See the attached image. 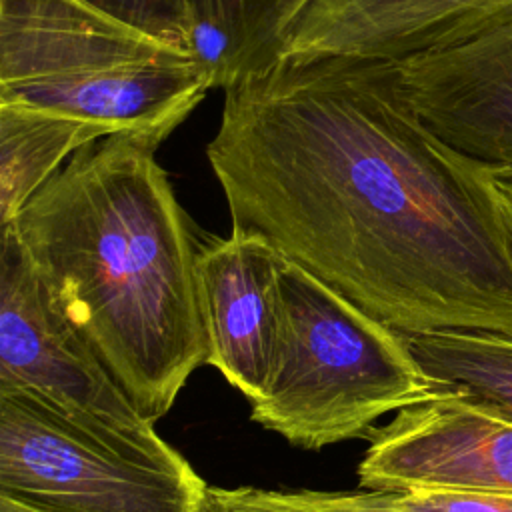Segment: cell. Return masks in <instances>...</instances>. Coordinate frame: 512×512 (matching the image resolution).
I'll list each match as a JSON object with an SVG mask.
<instances>
[{"mask_svg":"<svg viewBox=\"0 0 512 512\" xmlns=\"http://www.w3.org/2000/svg\"><path fill=\"white\" fill-rule=\"evenodd\" d=\"M224 92L206 156L232 230L398 332H512V236L482 164L420 122L392 60L274 56Z\"/></svg>","mask_w":512,"mask_h":512,"instance_id":"1","label":"cell"},{"mask_svg":"<svg viewBox=\"0 0 512 512\" xmlns=\"http://www.w3.org/2000/svg\"><path fill=\"white\" fill-rule=\"evenodd\" d=\"M158 148L138 134L100 138L6 224L52 308L152 422L208 356L198 248Z\"/></svg>","mask_w":512,"mask_h":512,"instance_id":"2","label":"cell"},{"mask_svg":"<svg viewBox=\"0 0 512 512\" xmlns=\"http://www.w3.org/2000/svg\"><path fill=\"white\" fill-rule=\"evenodd\" d=\"M212 88L198 50L88 0H0V100L162 144Z\"/></svg>","mask_w":512,"mask_h":512,"instance_id":"3","label":"cell"},{"mask_svg":"<svg viewBox=\"0 0 512 512\" xmlns=\"http://www.w3.org/2000/svg\"><path fill=\"white\" fill-rule=\"evenodd\" d=\"M274 368L250 418L306 450L368 438L376 420L440 392L398 330L280 256Z\"/></svg>","mask_w":512,"mask_h":512,"instance_id":"4","label":"cell"},{"mask_svg":"<svg viewBox=\"0 0 512 512\" xmlns=\"http://www.w3.org/2000/svg\"><path fill=\"white\" fill-rule=\"evenodd\" d=\"M206 490L172 446L112 442L30 390H0V494L50 512H202Z\"/></svg>","mask_w":512,"mask_h":512,"instance_id":"5","label":"cell"},{"mask_svg":"<svg viewBox=\"0 0 512 512\" xmlns=\"http://www.w3.org/2000/svg\"><path fill=\"white\" fill-rule=\"evenodd\" d=\"M24 388L94 434L168 450L88 344L48 302L12 232L0 240V390Z\"/></svg>","mask_w":512,"mask_h":512,"instance_id":"6","label":"cell"},{"mask_svg":"<svg viewBox=\"0 0 512 512\" xmlns=\"http://www.w3.org/2000/svg\"><path fill=\"white\" fill-rule=\"evenodd\" d=\"M360 488H456L512 496V420L438 392L406 406L368 436Z\"/></svg>","mask_w":512,"mask_h":512,"instance_id":"7","label":"cell"},{"mask_svg":"<svg viewBox=\"0 0 512 512\" xmlns=\"http://www.w3.org/2000/svg\"><path fill=\"white\" fill-rule=\"evenodd\" d=\"M392 66L402 98L438 140L512 170V22Z\"/></svg>","mask_w":512,"mask_h":512,"instance_id":"8","label":"cell"},{"mask_svg":"<svg viewBox=\"0 0 512 512\" xmlns=\"http://www.w3.org/2000/svg\"><path fill=\"white\" fill-rule=\"evenodd\" d=\"M280 254L256 234L232 230L198 248L196 284L206 364L248 402L264 396L278 344Z\"/></svg>","mask_w":512,"mask_h":512,"instance_id":"9","label":"cell"},{"mask_svg":"<svg viewBox=\"0 0 512 512\" xmlns=\"http://www.w3.org/2000/svg\"><path fill=\"white\" fill-rule=\"evenodd\" d=\"M512 22V0H304L276 56L400 60Z\"/></svg>","mask_w":512,"mask_h":512,"instance_id":"10","label":"cell"},{"mask_svg":"<svg viewBox=\"0 0 512 512\" xmlns=\"http://www.w3.org/2000/svg\"><path fill=\"white\" fill-rule=\"evenodd\" d=\"M100 138L98 128L72 116L0 100V224H10L68 156Z\"/></svg>","mask_w":512,"mask_h":512,"instance_id":"11","label":"cell"},{"mask_svg":"<svg viewBox=\"0 0 512 512\" xmlns=\"http://www.w3.org/2000/svg\"><path fill=\"white\" fill-rule=\"evenodd\" d=\"M406 348L440 392L468 396L512 420V332H400Z\"/></svg>","mask_w":512,"mask_h":512,"instance_id":"12","label":"cell"},{"mask_svg":"<svg viewBox=\"0 0 512 512\" xmlns=\"http://www.w3.org/2000/svg\"><path fill=\"white\" fill-rule=\"evenodd\" d=\"M294 0H188L196 50L212 66L216 88L268 64Z\"/></svg>","mask_w":512,"mask_h":512,"instance_id":"13","label":"cell"},{"mask_svg":"<svg viewBox=\"0 0 512 512\" xmlns=\"http://www.w3.org/2000/svg\"><path fill=\"white\" fill-rule=\"evenodd\" d=\"M396 490L280 492L252 486H208L202 512H400Z\"/></svg>","mask_w":512,"mask_h":512,"instance_id":"14","label":"cell"},{"mask_svg":"<svg viewBox=\"0 0 512 512\" xmlns=\"http://www.w3.org/2000/svg\"><path fill=\"white\" fill-rule=\"evenodd\" d=\"M156 36L196 50V26L188 0H88Z\"/></svg>","mask_w":512,"mask_h":512,"instance_id":"15","label":"cell"},{"mask_svg":"<svg viewBox=\"0 0 512 512\" xmlns=\"http://www.w3.org/2000/svg\"><path fill=\"white\" fill-rule=\"evenodd\" d=\"M482 170H484L488 186L496 198V204L504 216L508 232L512 236V170L492 168L486 164H482Z\"/></svg>","mask_w":512,"mask_h":512,"instance_id":"16","label":"cell"},{"mask_svg":"<svg viewBox=\"0 0 512 512\" xmlns=\"http://www.w3.org/2000/svg\"><path fill=\"white\" fill-rule=\"evenodd\" d=\"M0 512H50L40 506L28 504L20 498H14L10 494H0Z\"/></svg>","mask_w":512,"mask_h":512,"instance_id":"17","label":"cell"},{"mask_svg":"<svg viewBox=\"0 0 512 512\" xmlns=\"http://www.w3.org/2000/svg\"><path fill=\"white\" fill-rule=\"evenodd\" d=\"M302 4H304V0H294V4H292V10H290V18L296 14V10H298ZM290 18H288V20H290Z\"/></svg>","mask_w":512,"mask_h":512,"instance_id":"18","label":"cell"}]
</instances>
